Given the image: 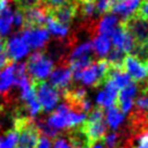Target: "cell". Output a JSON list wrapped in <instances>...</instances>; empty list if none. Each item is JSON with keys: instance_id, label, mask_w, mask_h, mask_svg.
Instances as JSON below:
<instances>
[{"instance_id": "obj_1", "label": "cell", "mask_w": 148, "mask_h": 148, "mask_svg": "<svg viewBox=\"0 0 148 148\" xmlns=\"http://www.w3.org/2000/svg\"><path fill=\"white\" fill-rule=\"evenodd\" d=\"M81 127L87 136L92 147L98 142H102L108 131L105 121V108L100 106L92 108L87 113L85 121L81 124Z\"/></svg>"}, {"instance_id": "obj_2", "label": "cell", "mask_w": 148, "mask_h": 148, "mask_svg": "<svg viewBox=\"0 0 148 148\" xmlns=\"http://www.w3.org/2000/svg\"><path fill=\"white\" fill-rule=\"evenodd\" d=\"M86 119V114L76 113L70 109L65 103H61L52 113H51L47 123L49 126L56 131H60L63 129H73L83 123Z\"/></svg>"}, {"instance_id": "obj_3", "label": "cell", "mask_w": 148, "mask_h": 148, "mask_svg": "<svg viewBox=\"0 0 148 148\" xmlns=\"http://www.w3.org/2000/svg\"><path fill=\"white\" fill-rule=\"evenodd\" d=\"M26 64V72L31 81H44L50 75L53 69V62L42 51H36L29 56Z\"/></svg>"}, {"instance_id": "obj_4", "label": "cell", "mask_w": 148, "mask_h": 148, "mask_svg": "<svg viewBox=\"0 0 148 148\" xmlns=\"http://www.w3.org/2000/svg\"><path fill=\"white\" fill-rule=\"evenodd\" d=\"M37 100L42 110L51 111L55 109L61 98V92L45 81H31Z\"/></svg>"}, {"instance_id": "obj_5", "label": "cell", "mask_w": 148, "mask_h": 148, "mask_svg": "<svg viewBox=\"0 0 148 148\" xmlns=\"http://www.w3.org/2000/svg\"><path fill=\"white\" fill-rule=\"evenodd\" d=\"M21 37L31 49L44 48L49 42V32L45 27L26 28L22 31Z\"/></svg>"}, {"instance_id": "obj_6", "label": "cell", "mask_w": 148, "mask_h": 148, "mask_svg": "<svg viewBox=\"0 0 148 148\" xmlns=\"http://www.w3.org/2000/svg\"><path fill=\"white\" fill-rule=\"evenodd\" d=\"M16 85L15 64L11 62L5 69L0 71V96H2L5 102L11 101L12 88Z\"/></svg>"}, {"instance_id": "obj_7", "label": "cell", "mask_w": 148, "mask_h": 148, "mask_svg": "<svg viewBox=\"0 0 148 148\" xmlns=\"http://www.w3.org/2000/svg\"><path fill=\"white\" fill-rule=\"evenodd\" d=\"M123 69L135 83H140L148 79V72L143 62L132 55H126L123 60Z\"/></svg>"}, {"instance_id": "obj_8", "label": "cell", "mask_w": 148, "mask_h": 148, "mask_svg": "<svg viewBox=\"0 0 148 148\" xmlns=\"http://www.w3.org/2000/svg\"><path fill=\"white\" fill-rule=\"evenodd\" d=\"M73 82V73L69 65H57L50 73V83L60 92L70 87Z\"/></svg>"}, {"instance_id": "obj_9", "label": "cell", "mask_w": 148, "mask_h": 148, "mask_svg": "<svg viewBox=\"0 0 148 148\" xmlns=\"http://www.w3.org/2000/svg\"><path fill=\"white\" fill-rule=\"evenodd\" d=\"M47 16H50L56 22L69 27L71 22L77 16V1L75 0L74 2H71L69 5H65L58 9L49 11L47 12Z\"/></svg>"}, {"instance_id": "obj_10", "label": "cell", "mask_w": 148, "mask_h": 148, "mask_svg": "<svg viewBox=\"0 0 148 148\" xmlns=\"http://www.w3.org/2000/svg\"><path fill=\"white\" fill-rule=\"evenodd\" d=\"M47 18L46 10L40 5L34 7L23 12V29L26 28L45 27V21Z\"/></svg>"}, {"instance_id": "obj_11", "label": "cell", "mask_w": 148, "mask_h": 148, "mask_svg": "<svg viewBox=\"0 0 148 148\" xmlns=\"http://www.w3.org/2000/svg\"><path fill=\"white\" fill-rule=\"evenodd\" d=\"M28 51H29V48L22 39L21 35L13 36L7 42V53L11 62L22 59L23 57L27 55Z\"/></svg>"}, {"instance_id": "obj_12", "label": "cell", "mask_w": 148, "mask_h": 148, "mask_svg": "<svg viewBox=\"0 0 148 148\" xmlns=\"http://www.w3.org/2000/svg\"><path fill=\"white\" fill-rule=\"evenodd\" d=\"M120 21L121 20H119L116 15H112V14H106L101 18H97L95 23V34L106 35L110 37L113 29L120 23Z\"/></svg>"}, {"instance_id": "obj_13", "label": "cell", "mask_w": 148, "mask_h": 148, "mask_svg": "<svg viewBox=\"0 0 148 148\" xmlns=\"http://www.w3.org/2000/svg\"><path fill=\"white\" fill-rule=\"evenodd\" d=\"M140 2L142 0H118L116 5L112 7L111 12L120 15L122 18L121 21H124L137 11Z\"/></svg>"}, {"instance_id": "obj_14", "label": "cell", "mask_w": 148, "mask_h": 148, "mask_svg": "<svg viewBox=\"0 0 148 148\" xmlns=\"http://www.w3.org/2000/svg\"><path fill=\"white\" fill-rule=\"evenodd\" d=\"M92 45H94V49L96 50V53H97L96 56L100 57V59L106 58L108 52L110 51L111 39L110 37L106 36V35H98L97 37H95Z\"/></svg>"}, {"instance_id": "obj_15", "label": "cell", "mask_w": 148, "mask_h": 148, "mask_svg": "<svg viewBox=\"0 0 148 148\" xmlns=\"http://www.w3.org/2000/svg\"><path fill=\"white\" fill-rule=\"evenodd\" d=\"M45 28L48 32H50L52 35H55L57 38H65L68 36L69 33V27L68 26H63L59 24L58 22H56L53 18H51L50 16H47L46 21H45Z\"/></svg>"}, {"instance_id": "obj_16", "label": "cell", "mask_w": 148, "mask_h": 148, "mask_svg": "<svg viewBox=\"0 0 148 148\" xmlns=\"http://www.w3.org/2000/svg\"><path fill=\"white\" fill-rule=\"evenodd\" d=\"M124 119V114L121 112L116 105L108 107L107 110V122L112 130H116Z\"/></svg>"}, {"instance_id": "obj_17", "label": "cell", "mask_w": 148, "mask_h": 148, "mask_svg": "<svg viewBox=\"0 0 148 148\" xmlns=\"http://www.w3.org/2000/svg\"><path fill=\"white\" fill-rule=\"evenodd\" d=\"M13 22V12L10 7H5L0 13V37L5 36L11 29Z\"/></svg>"}, {"instance_id": "obj_18", "label": "cell", "mask_w": 148, "mask_h": 148, "mask_svg": "<svg viewBox=\"0 0 148 148\" xmlns=\"http://www.w3.org/2000/svg\"><path fill=\"white\" fill-rule=\"evenodd\" d=\"M18 142V135L14 130H8L3 136H0V148H15Z\"/></svg>"}, {"instance_id": "obj_19", "label": "cell", "mask_w": 148, "mask_h": 148, "mask_svg": "<svg viewBox=\"0 0 148 148\" xmlns=\"http://www.w3.org/2000/svg\"><path fill=\"white\" fill-rule=\"evenodd\" d=\"M75 0H39V5L46 10V13L52 10H56L60 7L69 5L71 2H74Z\"/></svg>"}, {"instance_id": "obj_20", "label": "cell", "mask_w": 148, "mask_h": 148, "mask_svg": "<svg viewBox=\"0 0 148 148\" xmlns=\"http://www.w3.org/2000/svg\"><path fill=\"white\" fill-rule=\"evenodd\" d=\"M112 7L113 5H112L111 0H95V9H96L97 18H101L107 13L111 12Z\"/></svg>"}, {"instance_id": "obj_21", "label": "cell", "mask_w": 148, "mask_h": 148, "mask_svg": "<svg viewBox=\"0 0 148 148\" xmlns=\"http://www.w3.org/2000/svg\"><path fill=\"white\" fill-rule=\"evenodd\" d=\"M9 63H11V61L9 60L7 53V42L2 37H0V69L7 66Z\"/></svg>"}, {"instance_id": "obj_22", "label": "cell", "mask_w": 148, "mask_h": 148, "mask_svg": "<svg viewBox=\"0 0 148 148\" xmlns=\"http://www.w3.org/2000/svg\"><path fill=\"white\" fill-rule=\"evenodd\" d=\"M14 1L18 7V10H20L21 12L39 5V0H14Z\"/></svg>"}, {"instance_id": "obj_23", "label": "cell", "mask_w": 148, "mask_h": 148, "mask_svg": "<svg viewBox=\"0 0 148 148\" xmlns=\"http://www.w3.org/2000/svg\"><path fill=\"white\" fill-rule=\"evenodd\" d=\"M52 148H73L71 146V144L69 143V140L66 139L65 136H58L57 138H55V143H53V147Z\"/></svg>"}, {"instance_id": "obj_24", "label": "cell", "mask_w": 148, "mask_h": 148, "mask_svg": "<svg viewBox=\"0 0 148 148\" xmlns=\"http://www.w3.org/2000/svg\"><path fill=\"white\" fill-rule=\"evenodd\" d=\"M137 12L148 21V0H142L138 9H137Z\"/></svg>"}, {"instance_id": "obj_25", "label": "cell", "mask_w": 148, "mask_h": 148, "mask_svg": "<svg viewBox=\"0 0 148 148\" xmlns=\"http://www.w3.org/2000/svg\"><path fill=\"white\" fill-rule=\"evenodd\" d=\"M50 139L46 137V136H40L39 142L37 144L36 148H50Z\"/></svg>"}, {"instance_id": "obj_26", "label": "cell", "mask_w": 148, "mask_h": 148, "mask_svg": "<svg viewBox=\"0 0 148 148\" xmlns=\"http://www.w3.org/2000/svg\"><path fill=\"white\" fill-rule=\"evenodd\" d=\"M138 148H148V136L146 133L138 137Z\"/></svg>"}, {"instance_id": "obj_27", "label": "cell", "mask_w": 148, "mask_h": 148, "mask_svg": "<svg viewBox=\"0 0 148 148\" xmlns=\"http://www.w3.org/2000/svg\"><path fill=\"white\" fill-rule=\"evenodd\" d=\"M92 148H102V144L101 142H98V143H96L94 146H92Z\"/></svg>"}, {"instance_id": "obj_28", "label": "cell", "mask_w": 148, "mask_h": 148, "mask_svg": "<svg viewBox=\"0 0 148 148\" xmlns=\"http://www.w3.org/2000/svg\"><path fill=\"white\" fill-rule=\"evenodd\" d=\"M116 1H118V0H111V2H112V5H113L116 3Z\"/></svg>"}, {"instance_id": "obj_29", "label": "cell", "mask_w": 148, "mask_h": 148, "mask_svg": "<svg viewBox=\"0 0 148 148\" xmlns=\"http://www.w3.org/2000/svg\"><path fill=\"white\" fill-rule=\"evenodd\" d=\"M76 1H86V0H76Z\"/></svg>"}, {"instance_id": "obj_30", "label": "cell", "mask_w": 148, "mask_h": 148, "mask_svg": "<svg viewBox=\"0 0 148 148\" xmlns=\"http://www.w3.org/2000/svg\"><path fill=\"white\" fill-rule=\"evenodd\" d=\"M130 148H136V147H134V145H133V146H131Z\"/></svg>"}, {"instance_id": "obj_31", "label": "cell", "mask_w": 148, "mask_h": 148, "mask_svg": "<svg viewBox=\"0 0 148 148\" xmlns=\"http://www.w3.org/2000/svg\"><path fill=\"white\" fill-rule=\"evenodd\" d=\"M146 135H147V136H148V130H147V133H146Z\"/></svg>"}, {"instance_id": "obj_32", "label": "cell", "mask_w": 148, "mask_h": 148, "mask_svg": "<svg viewBox=\"0 0 148 148\" xmlns=\"http://www.w3.org/2000/svg\"><path fill=\"white\" fill-rule=\"evenodd\" d=\"M18 148H23V147H20V146H18Z\"/></svg>"}]
</instances>
